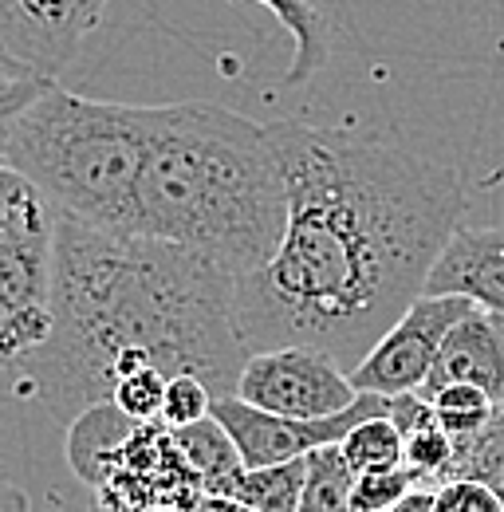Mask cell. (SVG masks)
Segmentation results:
<instances>
[{"mask_svg": "<svg viewBox=\"0 0 504 512\" xmlns=\"http://www.w3.org/2000/svg\"><path fill=\"white\" fill-rule=\"evenodd\" d=\"M288 225L276 256L237 280V331L252 351L315 347L347 375L426 288L461 229L465 186L398 142L272 123Z\"/></svg>", "mask_w": 504, "mask_h": 512, "instance_id": "1", "label": "cell"}, {"mask_svg": "<svg viewBox=\"0 0 504 512\" xmlns=\"http://www.w3.org/2000/svg\"><path fill=\"white\" fill-rule=\"evenodd\" d=\"M233 300L237 280L197 253L56 213L52 331L16 363L20 390L63 430L146 367L233 398L249 359Z\"/></svg>", "mask_w": 504, "mask_h": 512, "instance_id": "2", "label": "cell"}, {"mask_svg": "<svg viewBox=\"0 0 504 512\" xmlns=\"http://www.w3.org/2000/svg\"><path fill=\"white\" fill-rule=\"evenodd\" d=\"M288 190L268 127L217 103L146 107L134 237L256 276L284 241Z\"/></svg>", "mask_w": 504, "mask_h": 512, "instance_id": "3", "label": "cell"}, {"mask_svg": "<svg viewBox=\"0 0 504 512\" xmlns=\"http://www.w3.org/2000/svg\"><path fill=\"white\" fill-rule=\"evenodd\" d=\"M146 107L103 103L48 79L12 123L4 162L52 213L99 233L134 237Z\"/></svg>", "mask_w": 504, "mask_h": 512, "instance_id": "4", "label": "cell"}, {"mask_svg": "<svg viewBox=\"0 0 504 512\" xmlns=\"http://www.w3.org/2000/svg\"><path fill=\"white\" fill-rule=\"evenodd\" d=\"M280 20L292 36V64L284 71L288 87L308 83L327 64V32L312 0H241ZM111 0H0V52L32 67L44 79H60L83 48V40L103 24Z\"/></svg>", "mask_w": 504, "mask_h": 512, "instance_id": "5", "label": "cell"}, {"mask_svg": "<svg viewBox=\"0 0 504 512\" xmlns=\"http://www.w3.org/2000/svg\"><path fill=\"white\" fill-rule=\"evenodd\" d=\"M56 213L32 193L0 217V367L32 355L52 331Z\"/></svg>", "mask_w": 504, "mask_h": 512, "instance_id": "6", "label": "cell"}, {"mask_svg": "<svg viewBox=\"0 0 504 512\" xmlns=\"http://www.w3.org/2000/svg\"><path fill=\"white\" fill-rule=\"evenodd\" d=\"M201 497V477L162 422L134 426L95 485L99 512H193Z\"/></svg>", "mask_w": 504, "mask_h": 512, "instance_id": "7", "label": "cell"}, {"mask_svg": "<svg viewBox=\"0 0 504 512\" xmlns=\"http://www.w3.org/2000/svg\"><path fill=\"white\" fill-rule=\"evenodd\" d=\"M237 398L276 418L319 422L355 406L359 390L331 355L315 347H272V351H252L245 359Z\"/></svg>", "mask_w": 504, "mask_h": 512, "instance_id": "8", "label": "cell"}, {"mask_svg": "<svg viewBox=\"0 0 504 512\" xmlns=\"http://www.w3.org/2000/svg\"><path fill=\"white\" fill-rule=\"evenodd\" d=\"M469 312L473 304L457 296H418L351 371V386L359 394H378V398L418 394L434 371L441 339Z\"/></svg>", "mask_w": 504, "mask_h": 512, "instance_id": "9", "label": "cell"}, {"mask_svg": "<svg viewBox=\"0 0 504 512\" xmlns=\"http://www.w3.org/2000/svg\"><path fill=\"white\" fill-rule=\"evenodd\" d=\"M378 414H386V398H378V394H359L355 406H347L343 414L319 418V422H292V418L264 414L249 402H241L237 394L217 398L209 410V418L233 438L245 469L284 465V461H300L323 446H339L359 422L378 418Z\"/></svg>", "mask_w": 504, "mask_h": 512, "instance_id": "10", "label": "cell"}, {"mask_svg": "<svg viewBox=\"0 0 504 512\" xmlns=\"http://www.w3.org/2000/svg\"><path fill=\"white\" fill-rule=\"evenodd\" d=\"M422 296H457L504 320V229H457L434 260Z\"/></svg>", "mask_w": 504, "mask_h": 512, "instance_id": "11", "label": "cell"}, {"mask_svg": "<svg viewBox=\"0 0 504 512\" xmlns=\"http://www.w3.org/2000/svg\"><path fill=\"white\" fill-rule=\"evenodd\" d=\"M453 383L477 386L497 406H504V320L473 308L465 320L449 327V335L441 339L438 359H434V371L418 394L430 402L441 386Z\"/></svg>", "mask_w": 504, "mask_h": 512, "instance_id": "12", "label": "cell"}, {"mask_svg": "<svg viewBox=\"0 0 504 512\" xmlns=\"http://www.w3.org/2000/svg\"><path fill=\"white\" fill-rule=\"evenodd\" d=\"M134 426H138V422H130L115 402H103V406L83 410V414L67 426V461H71L75 477L95 489L99 477H103V469H107V461H111L115 449L130 438Z\"/></svg>", "mask_w": 504, "mask_h": 512, "instance_id": "13", "label": "cell"}, {"mask_svg": "<svg viewBox=\"0 0 504 512\" xmlns=\"http://www.w3.org/2000/svg\"><path fill=\"white\" fill-rule=\"evenodd\" d=\"M304 473H308V457L264 469H241L229 477V485L217 497H233L256 512H300Z\"/></svg>", "mask_w": 504, "mask_h": 512, "instance_id": "14", "label": "cell"}, {"mask_svg": "<svg viewBox=\"0 0 504 512\" xmlns=\"http://www.w3.org/2000/svg\"><path fill=\"white\" fill-rule=\"evenodd\" d=\"M170 434H174L178 449L186 453L193 473L201 477L205 497H217V493L229 485V477L245 469V461H241V453L233 446V438H229L213 418H201V422L182 426V430H170Z\"/></svg>", "mask_w": 504, "mask_h": 512, "instance_id": "15", "label": "cell"}, {"mask_svg": "<svg viewBox=\"0 0 504 512\" xmlns=\"http://www.w3.org/2000/svg\"><path fill=\"white\" fill-rule=\"evenodd\" d=\"M339 453L347 461V469L355 477H367V473H390V469H402L406 465V438L402 430L378 414V418H367L359 422L343 442H339Z\"/></svg>", "mask_w": 504, "mask_h": 512, "instance_id": "16", "label": "cell"}, {"mask_svg": "<svg viewBox=\"0 0 504 512\" xmlns=\"http://www.w3.org/2000/svg\"><path fill=\"white\" fill-rule=\"evenodd\" d=\"M449 477H465V481L485 485L504 509V406L493 414V422L481 434L453 446V465H449L445 481Z\"/></svg>", "mask_w": 504, "mask_h": 512, "instance_id": "17", "label": "cell"}, {"mask_svg": "<svg viewBox=\"0 0 504 512\" xmlns=\"http://www.w3.org/2000/svg\"><path fill=\"white\" fill-rule=\"evenodd\" d=\"M351 489H355V473L347 469L339 446L308 453L300 512H351Z\"/></svg>", "mask_w": 504, "mask_h": 512, "instance_id": "18", "label": "cell"}, {"mask_svg": "<svg viewBox=\"0 0 504 512\" xmlns=\"http://www.w3.org/2000/svg\"><path fill=\"white\" fill-rule=\"evenodd\" d=\"M430 410H434V422L441 426V434L453 438V446H457V442L481 434L501 406L485 390H477V386L453 383V386H441L438 394L430 398Z\"/></svg>", "mask_w": 504, "mask_h": 512, "instance_id": "19", "label": "cell"}, {"mask_svg": "<svg viewBox=\"0 0 504 512\" xmlns=\"http://www.w3.org/2000/svg\"><path fill=\"white\" fill-rule=\"evenodd\" d=\"M48 79L36 75L32 67L16 64L12 56L0 52V162H4V146H8V134H12V123L20 119V111L40 95Z\"/></svg>", "mask_w": 504, "mask_h": 512, "instance_id": "20", "label": "cell"}, {"mask_svg": "<svg viewBox=\"0 0 504 512\" xmlns=\"http://www.w3.org/2000/svg\"><path fill=\"white\" fill-rule=\"evenodd\" d=\"M426 481L402 465V469H390V473H367V477H355V489H351V512H390L406 493L422 489Z\"/></svg>", "mask_w": 504, "mask_h": 512, "instance_id": "21", "label": "cell"}, {"mask_svg": "<svg viewBox=\"0 0 504 512\" xmlns=\"http://www.w3.org/2000/svg\"><path fill=\"white\" fill-rule=\"evenodd\" d=\"M166 383H170V379H166L162 371H154V367L134 371V375H126L123 383L115 386L111 402L123 410L130 422H138V426L158 422V418H162V394H166Z\"/></svg>", "mask_w": 504, "mask_h": 512, "instance_id": "22", "label": "cell"}, {"mask_svg": "<svg viewBox=\"0 0 504 512\" xmlns=\"http://www.w3.org/2000/svg\"><path fill=\"white\" fill-rule=\"evenodd\" d=\"M213 410V394L205 390V383H197L193 375H174L166 383V394H162V426L166 430H182V426H193L201 418H209Z\"/></svg>", "mask_w": 504, "mask_h": 512, "instance_id": "23", "label": "cell"}, {"mask_svg": "<svg viewBox=\"0 0 504 512\" xmlns=\"http://www.w3.org/2000/svg\"><path fill=\"white\" fill-rule=\"evenodd\" d=\"M434 512H504L501 501L477 485V481H465V477H449L434 489Z\"/></svg>", "mask_w": 504, "mask_h": 512, "instance_id": "24", "label": "cell"}, {"mask_svg": "<svg viewBox=\"0 0 504 512\" xmlns=\"http://www.w3.org/2000/svg\"><path fill=\"white\" fill-rule=\"evenodd\" d=\"M32 193L36 190H32V186H28V182H24L8 162H0V217H4L8 209H16L20 201H28Z\"/></svg>", "mask_w": 504, "mask_h": 512, "instance_id": "25", "label": "cell"}, {"mask_svg": "<svg viewBox=\"0 0 504 512\" xmlns=\"http://www.w3.org/2000/svg\"><path fill=\"white\" fill-rule=\"evenodd\" d=\"M390 512H434V489H430V485H422V489L406 493V497H402Z\"/></svg>", "mask_w": 504, "mask_h": 512, "instance_id": "26", "label": "cell"}, {"mask_svg": "<svg viewBox=\"0 0 504 512\" xmlns=\"http://www.w3.org/2000/svg\"><path fill=\"white\" fill-rule=\"evenodd\" d=\"M0 512H28V497L4 477V469H0Z\"/></svg>", "mask_w": 504, "mask_h": 512, "instance_id": "27", "label": "cell"}, {"mask_svg": "<svg viewBox=\"0 0 504 512\" xmlns=\"http://www.w3.org/2000/svg\"><path fill=\"white\" fill-rule=\"evenodd\" d=\"M193 512H256V509L241 505V501H233V497H201Z\"/></svg>", "mask_w": 504, "mask_h": 512, "instance_id": "28", "label": "cell"}, {"mask_svg": "<svg viewBox=\"0 0 504 512\" xmlns=\"http://www.w3.org/2000/svg\"><path fill=\"white\" fill-rule=\"evenodd\" d=\"M91 512H95V509H91Z\"/></svg>", "mask_w": 504, "mask_h": 512, "instance_id": "29", "label": "cell"}, {"mask_svg": "<svg viewBox=\"0 0 504 512\" xmlns=\"http://www.w3.org/2000/svg\"><path fill=\"white\" fill-rule=\"evenodd\" d=\"M95 512H99V509H95Z\"/></svg>", "mask_w": 504, "mask_h": 512, "instance_id": "30", "label": "cell"}]
</instances>
